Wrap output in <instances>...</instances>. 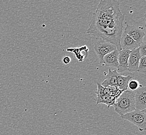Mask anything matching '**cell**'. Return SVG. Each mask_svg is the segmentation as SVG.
I'll list each match as a JSON object with an SVG mask.
<instances>
[{"label":"cell","instance_id":"1","mask_svg":"<svg viewBox=\"0 0 146 135\" xmlns=\"http://www.w3.org/2000/svg\"><path fill=\"white\" fill-rule=\"evenodd\" d=\"M124 20L116 0H100L86 32L110 43L119 51Z\"/></svg>","mask_w":146,"mask_h":135},{"label":"cell","instance_id":"2","mask_svg":"<svg viewBox=\"0 0 146 135\" xmlns=\"http://www.w3.org/2000/svg\"><path fill=\"white\" fill-rule=\"evenodd\" d=\"M112 106L114 107L115 112L120 116L134 111L136 109L134 92L129 90L124 91L115 99Z\"/></svg>","mask_w":146,"mask_h":135},{"label":"cell","instance_id":"3","mask_svg":"<svg viewBox=\"0 0 146 135\" xmlns=\"http://www.w3.org/2000/svg\"><path fill=\"white\" fill-rule=\"evenodd\" d=\"M121 118L129 121L137 127L139 131L144 132L146 130V109L139 110L135 109L134 111L127 113Z\"/></svg>","mask_w":146,"mask_h":135},{"label":"cell","instance_id":"4","mask_svg":"<svg viewBox=\"0 0 146 135\" xmlns=\"http://www.w3.org/2000/svg\"><path fill=\"white\" fill-rule=\"evenodd\" d=\"M94 49L101 65L103 64V58L105 55L117 49L115 45L98 37L94 42Z\"/></svg>","mask_w":146,"mask_h":135},{"label":"cell","instance_id":"5","mask_svg":"<svg viewBox=\"0 0 146 135\" xmlns=\"http://www.w3.org/2000/svg\"><path fill=\"white\" fill-rule=\"evenodd\" d=\"M124 31L133 39L139 45L143 42V37L145 35L144 31L142 29L139 27H137L134 25H131L126 23V26L124 29Z\"/></svg>","mask_w":146,"mask_h":135},{"label":"cell","instance_id":"6","mask_svg":"<svg viewBox=\"0 0 146 135\" xmlns=\"http://www.w3.org/2000/svg\"><path fill=\"white\" fill-rule=\"evenodd\" d=\"M141 56L139 48L131 51L127 62V71L129 72H137L138 64Z\"/></svg>","mask_w":146,"mask_h":135},{"label":"cell","instance_id":"7","mask_svg":"<svg viewBox=\"0 0 146 135\" xmlns=\"http://www.w3.org/2000/svg\"><path fill=\"white\" fill-rule=\"evenodd\" d=\"M134 92L135 94V109L139 110L146 109V88L141 85V87Z\"/></svg>","mask_w":146,"mask_h":135},{"label":"cell","instance_id":"8","mask_svg":"<svg viewBox=\"0 0 146 135\" xmlns=\"http://www.w3.org/2000/svg\"><path fill=\"white\" fill-rule=\"evenodd\" d=\"M131 51L128 49H122L119 51L118 54V69L119 73H123L127 71V62Z\"/></svg>","mask_w":146,"mask_h":135},{"label":"cell","instance_id":"9","mask_svg":"<svg viewBox=\"0 0 146 135\" xmlns=\"http://www.w3.org/2000/svg\"><path fill=\"white\" fill-rule=\"evenodd\" d=\"M120 43L121 49H128L129 51L138 48L139 46L125 31H124L123 34L121 35Z\"/></svg>","mask_w":146,"mask_h":135},{"label":"cell","instance_id":"10","mask_svg":"<svg viewBox=\"0 0 146 135\" xmlns=\"http://www.w3.org/2000/svg\"><path fill=\"white\" fill-rule=\"evenodd\" d=\"M119 72L117 71H112L109 69L108 73L105 78V80L102 83L101 85L104 88L109 86H116L117 87V77Z\"/></svg>","mask_w":146,"mask_h":135},{"label":"cell","instance_id":"11","mask_svg":"<svg viewBox=\"0 0 146 135\" xmlns=\"http://www.w3.org/2000/svg\"><path fill=\"white\" fill-rule=\"evenodd\" d=\"M118 54L119 51L117 49L112 51L111 53L105 55L103 58V63L110 67L117 68L118 63Z\"/></svg>","mask_w":146,"mask_h":135},{"label":"cell","instance_id":"12","mask_svg":"<svg viewBox=\"0 0 146 135\" xmlns=\"http://www.w3.org/2000/svg\"><path fill=\"white\" fill-rule=\"evenodd\" d=\"M66 51L68 52H70L72 53H74V55L76 56V59L78 60L79 62H81L84 61L87 56H84V54L82 53V51H89V48H88L86 45L82 46L80 47H77V48H67Z\"/></svg>","mask_w":146,"mask_h":135},{"label":"cell","instance_id":"13","mask_svg":"<svg viewBox=\"0 0 146 135\" xmlns=\"http://www.w3.org/2000/svg\"><path fill=\"white\" fill-rule=\"evenodd\" d=\"M116 98L114 96H110L109 95H104L97 96L96 99V104H104L107 106V109H109L110 106H112L115 103Z\"/></svg>","mask_w":146,"mask_h":135},{"label":"cell","instance_id":"14","mask_svg":"<svg viewBox=\"0 0 146 135\" xmlns=\"http://www.w3.org/2000/svg\"><path fill=\"white\" fill-rule=\"evenodd\" d=\"M133 79V76H123L121 73H119L117 77V87L122 91L127 90V85L129 81Z\"/></svg>","mask_w":146,"mask_h":135},{"label":"cell","instance_id":"15","mask_svg":"<svg viewBox=\"0 0 146 135\" xmlns=\"http://www.w3.org/2000/svg\"><path fill=\"white\" fill-rule=\"evenodd\" d=\"M138 72L146 73V56L141 57L138 67Z\"/></svg>","mask_w":146,"mask_h":135},{"label":"cell","instance_id":"16","mask_svg":"<svg viewBox=\"0 0 146 135\" xmlns=\"http://www.w3.org/2000/svg\"><path fill=\"white\" fill-rule=\"evenodd\" d=\"M141 85L137 80L131 79L128 83L127 88H129V90L134 92L138 89L139 87H141Z\"/></svg>","mask_w":146,"mask_h":135},{"label":"cell","instance_id":"17","mask_svg":"<svg viewBox=\"0 0 146 135\" xmlns=\"http://www.w3.org/2000/svg\"><path fill=\"white\" fill-rule=\"evenodd\" d=\"M139 51L141 57L146 56V42H142L139 46Z\"/></svg>","mask_w":146,"mask_h":135},{"label":"cell","instance_id":"18","mask_svg":"<svg viewBox=\"0 0 146 135\" xmlns=\"http://www.w3.org/2000/svg\"><path fill=\"white\" fill-rule=\"evenodd\" d=\"M70 61H71V59L70 57L68 56H65L62 59V61L65 65H68L70 63Z\"/></svg>","mask_w":146,"mask_h":135}]
</instances>
